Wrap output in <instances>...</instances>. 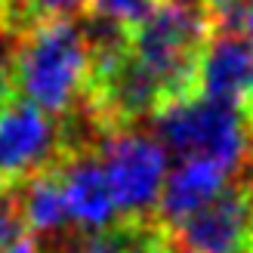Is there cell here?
I'll use <instances>...</instances> for the list:
<instances>
[{"label": "cell", "mask_w": 253, "mask_h": 253, "mask_svg": "<svg viewBox=\"0 0 253 253\" xmlns=\"http://www.w3.org/2000/svg\"><path fill=\"white\" fill-rule=\"evenodd\" d=\"M12 46L16 41L0 37V108L12 99Z\"/></svg>", "instance_id": "obj_11"}, {"label": "cell", "mask_w": 253, "mask_h": 253, "mask_svg": "<svg viewBox=\"0 0 253 253\" xmlns=\"http://www.w3.org/2000/svg\"><path fill=\"white\" fill-rule=\"evenodd\" d=\"M232 179V173L219 167L213 161H176V167L167 173L155 207V219L161 225H179L188 219L195 210H201L210 198H216L222 192V185Z\"/></svg>", "instance_id": "obj_7"}, {"label": "cell", "mask_w": 253, "mask_h": 253, "mask_svg": "<svg viewBox=\"0 0 253 253\" xmlns=\"http://www.w3.org/2000/svg\"><path fill=\"white\" fill-rule=\"evenodd\" d=\"M148 6H151V0H93L90 16H99V19H108V22H118L124 28H130Z\"/></svg>", "instance_id": "obj_10"}, {"label": "cell", "mask_w": 253, "mask_h": 253, "mask_svg": "<svg viewBox=\"0 0 253 253\" xmlns=\"http://www.w3.org/2000/svg\"><path fill=\"white\" fill-rule=\"evenodd\" d=\"M151 136L176 161H213L238 173L253 158V139L244 115L235 105L201 93L164 102L151 115Z\"/></svg>", "instance_id": "obj_2"}, {"label": "cell", "mask_w": 253, "mask_h": 253, "mask_svg": "<svg viewBox=\"0 0 253 253\" xmlns=\"http://www.w3.org/2000/svg\"><path fill=\"white\" fill-rule=\"evenodd\" d=\"M25 238L31 235H28V225H25L19 192L16 188H0V250L19 244Z\"/></svg>", "instance_id": "obj_9"}, {"label": "cell", "mask_w": 253, "mask_h": 253, "mask_svg": "<svg viewBox=\"0 0 253 253\" xmlns=\"http://www.w3.org/2000/svg\"><path fill=\"white\" fill-rule=\"evenodd\" d=\"M99 164L105 170L121 219L155 216L164 179H167V151L145 130L108 133L99 145Z\"/></svg>", "instance_id": "obj_4"}, {"label": "cell", "mask_w": 253, "mask_h": 253, "mask_svg": "<svg viewBox=\"0 0 253 253\" xmlns=\"http://www.w3.org/2000/svg\"><path fill=\"white\" fill-rule=\"evenodd\" d=\"M161 3H173V6H182V9H195L204 16V9L213 3V0H161Z\"/></svg>", "instance_id": "obj_12"}, {"label": "cell", "mask_w": 253, "mask_h": 253, "mask_svg": "<svg viewBox=\"0 0 253 253\" xmlns=\"http://www.w3.org/2000/svg\"><path fill=\"white\" fill-rule=\"evenodd\" d=\"M62 192H65V204L71 213V222L81 232H102L111 229L118 216V204L111 195V185L105 179V170L99 164L96 151H84V155H68L56 164Z\"/></svg>", "instance_id": "obj_6"}, {"label": "cell", "mask_w": 253, "mask_h": 253, "mask_svg": "<svg viewBox=\"0 0 253 253\" xmlns=\"http://www.w3.org/2000/svg\"><path fill=\"white\" fill-rule=\"evenodd\" d=\"M247 34L253 37V0H247Z\"/></svg>", "instance_id": "obj_14"}, {"label": "cell", "mask_w": 253, "mask_h": 253, "mask_svg": "<svg viewBox=\"0 0 253 253\" xmlns=\"http://www.w3.org/2000/svg\"><path fill=\"white\" fill-rule=\"evenodd\" d=\"M0 253H41V250H37V244L31 241V238H25V241H19V244H12V247H6V250H0Z\"/></svg>", "instance_id": "obj_13"}, {"label": "cell", "mask_w": 253, "mask_h": 253, "mask_svg": "<svg viewBox=\"0 0 253 253\" xmlns=\"http://www.w3.org/2000/svg\"><path fill=\"white\" fill-rule=\"evenodd\" d=\"M59 161V121L12 96L0 108V188H16Z\"/></svg>", "instance_id": "obj_5"}, {"label": "cell", "mask_w": 253, "mask_h": 253, "mask_svg": "<svg viewBox=\"0 0 253 253\" xmlns=\"http://www.w3.org/2000/svg\"><path fill=\"white\" fill-rule=\"evenodd\" d=\"M31 25L46 22H78L93 9V0H22Z\"/></svg>", "instance_id": "obj_8"}, {"label": "cell", "mask_w": 253, "mask_h": 253, "mask_svg": "<svg viewBox=\"0 0 253 253\" xmlns=\"http://www.w3.org/2000/svg\"><path fill=\"white\" fill-rule=\"evenodd\" d=\"M247 253H253V244H250V247H247Z\"/></svg>", "instance_id": "obj_15"}, {"label": "cell", "mask_w": 253, "mask_h": 253, "mask_svg": "<svg viewBox=\"0 0 253 253\" xmlns=\"http://www.w3.org/2000/svg\"><path fill=\"white\" fill-rule=\"evenodd\" d=\"M207 41L204 16L195 9L151 0L126 28V46L164 84L167 102L198 93V56Z\"/></svg>", "instance_id": "obj_3"}, {"label": "cell", "mask_w": 253, "mask_h": 253, "mask_svg": "<svg viewBox=\"0 0 253 253\" xmlns=\"http://www.w3.org/2000/svg\"><path fill=\"white\" fill-rule=\"evenodd\" d=\"M90 71V43L78 22L31 25L12 46V96L49 118L81 105Z\"/></svg>", "instance_id": "obj_1"}]
</instances>
